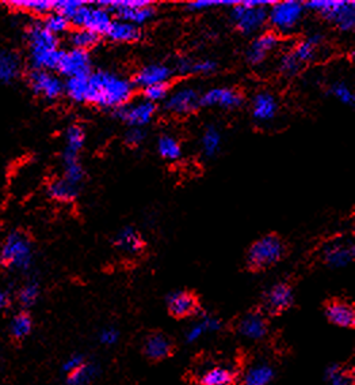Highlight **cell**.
Returning a JSON list of instances; mask_svg holds the SVG:
<instances>
[{
    "label": "cell",
    "instance_id": "1",
    "mask_svg": "<svg viewBox=\"0 0 355 385\" xmlns=\"http://www.w3.org/2000/svg\"><path fill=\"white\" fill-rule=\"evenodd\" d=\"M87 104L102 108L118 109L131 102L135 84L118 74L110 71H95L88 78Z\"/></svg>",
    "mask_w": 355,
    "mask_h": 385
},
{
    "label": "cell",
    "instance_id": "2",
    "mask_svg": "<svg viewBox=\"0 0 355 385\" xmlns=\"http://www.w3.org/2000/svg\"><path fill=\"white\" fill-rule=\"evenodd\" d=\"M25 39L30 70L56 71L63 55L59 37L49 33L41 22H35L28 26Z\"/></svg>",
    "mask_w": 355,
    "mask_h": 385
},
{
    "label": "cell",
    "instance_id": "3",
    "mask_svg": "<svg viewBox=\"0 0 355 385\" xmlns=\"http://www.w3.org/2000/svg\"><path fill=\"white\" fill-rule=\"evenodd\" d=\"M35 252L30 238L22 231H11L0 247V266L17 271H29Z\"/></svg>",
    "mask_w": 355,
    "mask_h": 385
},
{
    "label": "cell",
    "instance_id": "4",
    "mask_svg": "<svg viewBox=\"0 0 355 385\" xmlns=\"http://www.w3.org/2000/svg\"><path fill=\"white\" fill-rule=\"evenodd\" d=\"M286 255V244L277 234H266L256 240L247 252V267L251 271H263L280 263Z\"/></svg>",
    "mask_w": 355,
    "mask_h": 385
},
{
    "label": "cell",
    "instance_id": "5",
    "mask_svg": "<svg viewBox=\"0 0 355 385\" xmlns=\"http://www.w3.org/2000/svg\"><path fill=\"white\" fill-rule=\"evenodd\" d=\"M270 1H236L232 6L231 19L243 35H255L267 24Z\"/></svg>",
    "mask_w": 355,
    "mask_h": 385
},
{
    "label": "cell",
    "instance_id": "6",
    "mask_svg": "<svg viewBox=\"0 0 355 385\" xmlns=\"http://www.w3.org/2000/svg\"><path fill=\"white\" fill-rule=\"evenodd\" d=\"M304 12L305 6L296 0L271 3L267 12V22L278 35H289L298 26Z\"/></svg>",
    "mask_w": 355,
    "mask_h": 385
},
{
    "label": "cell",
    "instance_id": "7",
    "mask_svg": "<svg viewBox=\"0 0 355 385\" xmlns=\"http://www.w3.org/2000/svg\"><path fill=\"white\" fill-rule=\"evenodd\" d=\"M307 8L334 24L342 32H352L355 26V4L353 1H309Z\"/></svg>",
    "mask_w": 355,
    "mask_h": 385
},
{
    "label": "cell",
    "instance_id": "8",
    "mask_svg": "<svg viewBox=\"0 0 355 385\" xmlns=\"http://www.w3.org/2000/svg\"><path fill=\"white\" fill-rule=\"evenodd\" d=\"M111 22H113L111 14L99 3L97 4L81 3V6L76 10V12L70 19V24L75 29H87L98 35L99 37L104 35L106 36Z\"/></svg>",
    "mask_w": 355,
    "mask_h": 385
},
{
    "label": "cell",
    "instance_id": "9",
    "mask_svg": "<svg viewBox=\"0 0 355 385\" xmlns=\"http://www.w3.org/2000/svg\"><path fill=\"white\" fill-rule=\"evenodd\" d=\"M177 351V341L162 330L149 331L142 341V355L151 364H160L173 358Z\"/></svg>",
    "mask_w": 355,
    "mask_h": 385
},
{
    "label": "cell",
    "instance_id": "10",
    "mask_svg": "<svg viewBox=\"0 0 355 385\" xmlns=\"http://www.w3.org/2000/svg\"><path fill=\"white\" fill-rule=\"evenodd\" d=\"M110 14H115L118 19L142 26L155 15V8L148 1H99Z\"/></svg>",
    "mask_w": 355,
    "mask_h": 385
},
{
    "label": "cell",
    "instance_id": "11",
    "mask_svg": "<svg viewBox=\"0 0 355 385\" xmlns=\"http://www.w3.org/2000/svg\"><path fill=\"white\" fill-rule=\"evenodd\" d=\"M28 86L32 93L46 101H55L64 94V82L55 71L29 70Z\"/></svg>",
    "mask_w": 355,
    "mask_h": 385
},
{
    "label": "cell",
    "instance_id": "12",
    "mask_svg": "<svg viewBox=\"0 0 355 385\" xmlns=\"http://www.w3.org/2000/svg\"><path fill=\"white\" fill-rule=\"evenodd\" d=\"M201 107V94L190 87L183 86L174 90L164 100V108L171 115L186 116L195 112Z\"/></svg>",
    "mask_w": 355,
    "mask_h": 385
},
{
    "label": "cell",
    "instance_id": "13",
    "mask_svg": "<svg viewBox=\"0 0 355 385\" xmlns=\"http://www.w3.org/2000/svg\"><path fill=\"white\" fill-rule=\"evenodd\" d=\"M294 294L289 283L280 282L271 286L263 297V308L260 309L267 317L282 314L293 305Z\"/></svg>",
    "mask_w": 355,
    "mask_h": 385
},
{
    "label": "cell",
    "instance_id": "14",
    "mask_svg": "<svg viewBox=\"0 0 355 385\" xmlns=\"http://www.w3.org/2000/svg\"><path fill=\"white\" fill-rule=\"evenodd\" d=\"M91 57L88 52L79 51V49H67L63 51L60 63L57 70L60 75L71 79V78L87 77L91 71Z\"/></svg>",
    "mask_w": 355,
    "mask_h": 385
},
{
    "label": "cell",
    "instance_id": "15",
    "mask_svg": "<svg viewBox=\"0 0 355 385\" xmlns=\"http://www.w3.org/2000/svg\"><path fill=\"white\" fill-rule=\"evenodd\" d=\"M235 331L252 341L263 339L269 334V319L260 309H252L236 319Z\"/></svg>",
    "mask_w": 355,
    "mask_h": 385
},
{
    "label": "cell",
    "instance_id": "16",
    "mask_svg": "<svg viewBox=\"0 0 355 385\" xmlns=\"http://www.w3.org/2000/svg\"><path fill=\"white\" fill-rule=\"evenodd\" d=\"M167 309L173 319L184 320L197 317L202 313L198 297L193 292L182 290L170 294L167 298Z\"/></svg>",
    "mask_w": 355,
    "mask_h": 385
},
{
    "label": "cell",
    "instance_id": "17",
    "mask_svg": "<svg viewBox=\"0 0 355 385\" xmlns=\"http://www.w3.org/2000/svg\"><path fill=\"white\" fill-rule=\"evenodd\" d=\"M155 114H156V105L146 100L128 102L124 107L115 109V116L119 120H122L131 127H139V128L149 124Z\"/></svg>",
    "mask_w": 355,
    "mask_h": 385
},
{
    "label": "cell",
    "instance_id": "18",
    "mask_svg": "<svg viewBox=\"0 0 355 385\" xmlns=\"http://www.w3.org/2000/svg\"><path fill=\"white\" fill-rule=\"evenodd\" d=\"M321 259L332 269L346 267L354 259V245L350 240L331 241L323 247Z\"/></svg>",
    "mask_w": 355,
    "mask_h": 385
},
{
    "label": "cell",
    "instance_id": "19",
    "mask_svg": "<svg viewBox=\"0 0 355 385\" xmlns=\"http://www.w3.org/2000/svg\"><path fill=\"white\" fill-rule=\"evenodd\" d=\"M324 313L331 324L342 328L354 330L355 310L350 303L339 298L329 300L324 305Z\"/></svg>",
    "mask_w": 355,
    "mask_h": 385
},
{
    "label": "cell",
    "instance_id": "20",
    "mask_svg": "<svg viewBox=\"0 0 355 385\" xmlns=\"http://www.w3.org/2000/svg\"><path fill=\"white\" fill-rule=\"evenodd\" d=\"M243 102V96L231 87H215L201 96V105L217 107L222 109L239 108Z\"/></svg>",
    "mask_w": 355,
    "mask_h": 385
},
{
    "label": "cell",
    "instance_id": "21",
    "mask_svg": "<svg viewBox=\"0 0 355 385\" xmlns=\"http://www.w3.org/2000/svg\"><path fill=\"white\" fill-rule=\"evenodd\" d=\"M280 46V37L273 33H262L251 42L247 51V60L252 66H259L269 59V56Z\"/></svg>",
    "mask_w": 355,
    "mask_h": 385
},
{
    "label": "cell",
    "instance_id": "22",
    "mask_svg": "<svg viewBox=\"0 0 355 385\" xmlns=\"http://www.w3.org/2000/svg\"><path fill=\"white\" fill-rule=\"evenodd\" d=\"M23 74V60L18 52L0 48V83L12 84Z\"/></svg>",
    "mask_w": 355,
    "mask_h": 385
},
{
    "label": "cell",
    "instance_id": "23",
    "mask_svg": "<svg viewBox=\"0 0 355 385\" xmlns=\"http://www.w3.org/2000/svg\"><path fill=\"white\" fill-rule=\"evenodd\" d=\"M173 74H174L173 69H170L167 64H162V63L149 64L142 67V70L136 74L133 84L142 89L153 84H162V83L169 84V80L171 79Z\"/></svg>",
    "mask_w": 355,
    "mask_h": 385
},
{
    "label": "cell",
    "instance_id": "24",
    "mask_svg": "<svg viewBox=\"0 0 355 385\" xmlns=\"http://www.w3.org/2000/svg\"><path fill=\"white\" fill-rule=\"evenodd\" d=\"M238 380L239 375L236 370L220 365H214L213 368L207 369L193 379L195 385H236Z\"/></svg>",
    "mask_w": 355,
    "mask_h": 385
},
{
    "label": "cell",
    "instance_id": "25",
    "mask_svg": "<svg viewBox=\"0 0 355 385\" xmlns=\"http://www.w3.org/2000/svg\"><path fill=\"white\" fill-rule=\"evenodd\" d=\"M278 114L277 98L267 91L258 93L252 100V115L258 121H270Z\"/></svg>",
    "mask_w": 355,
    "mask_h": 385
},
{
    "label": "cell",
    "instance_id": "26",
    "mask_svg": "<svg viewBox=\"0 0 355 385\" xmlns=\"http://www.w3.org/2000/svg\"><path fill=\"white\" fill-rule=\"evenodd\" d=\"M114 245L128 255H137L144 249L145 242L135 228H125L115 235Z\"/></svg>",
    "mask_w": 355,
    "mask_h": 385
},
{
    "label": "cell",
    "instance_id": "27",
    "mask_svg": "<svg viewBox=\"0 0 355 385\" xmlns=\"http://www.w3.org/2000/svg\"><path fill=\"white\" fill-rule=\"evenodd\" d=\"M106 36L115 42H135L142 39V29L129 22L121 19H115V21L113 19Z\"/></svg>",
    "mask_w": 355,
    "mask_h": 385
},
{
    "label": "cell",
    "instance_id": "28",
    "mask_svg": "<svg viewBox=\"0 0 355 385\" xmlns=\"http://www.w3.org/2000/svg\"><path fill=\"white\" fill-rule=\"evenodd\" d=\"M86 134L80 125H71L66 132V145L63 150V161L79 159V154L84 147Z\"/></svg>",
    "mask_w": 355,
    "mask_h": 385
},
{
    "label": "cell",
    "instance_id": "29",
    "mask_svg": "<svg viewBox=\"0 0 355 385\" xmlns=\"http://www.w3.org/2000/svg\"><path fill=\"white\" fill-rule=\"evenodd\" d=\"M179 74H195V75H209L217 70V63L211 59L202 60H191V59H180L175 66Z\"/></svg>",
    "mask_w": 355,
    "mask_h": 385
},
{
    "label": "cell",
    "instance_id": "30",
    "mask_svg": "<svg viewBox=\"0 0 355 385\" xmlns=\"http://www.w3.org/2000/svg\"><path fill=\"white\" fill-rule=\"evenodd\" d=\"M48 193L56 202L71 203L79 195V187L73 186L70 181H67L66 179L60 177V179L53 180L48 186Z\"/></svg>",
    "mask_w": 355,
    "mask_h": 385
},
{
    "label": "cell",
    "instance_id": "31",
    "mask_svg": "<svg viewBox=\"0 0 355 385\" xmlns=\"http://www.w3.org/2000/svg\"><path fill=\"white\" fill-rule=\"evenodd\" d=\"M321 45H323V37L320 35H312V36L300 41L294 46L293 53L297 56V59L303 64H305V63L316 59Z\"/></svg>",
    "mask_w": 355,
    "mask_h": 385
},
{
    "label": "cell",
    "instance_id": "32",
    "mask_svg": "<svg viewBox=\"0 0 355 385\" xmlns=\"http://www.w3.org/2000/svg\"><path fill=\"white\" fill-rule=\"evenodd\" d=\"M99 39L101 37L98 35H95L87 29H73L68 35V41H70L72 49H79V51H84V52H88L90 49L97 46Z\"/></svg>",
    "mask_w": 355,
    "mask_h": 385
},
{
    "label": "cell",
    "instance_id": "33",
    "mask_svg": "<svg viewBox=\"0 0 355 385\" xmlns=\"http://www.w3.org/2000/svg\"><path fill=\"white\" fill-rule=\"evenodd\" d=\"M87 77L71 78L64 82V93L71 98L73 102L87 104L88 93V80Z\"/></svg>",
    "mask_w": 355,
    "mask_h": 385
},
{
    "label": "cell",
    "instance_id": "34",
    "mask_svg": "<svg viewBox=\"0 0 355 385\" xmlns=\"http://www.w3.org/2000/svg\"><path fill=\"white\" fill-rule=\"evenodd\" d=\"M41 25L49 33H52L56 37H59L61 35H66V33H70V29H71L70 21L64 15H61V14H59L56 11H52L48 15H45L41 19Z\"/></svg>",
    "mask_w": 355,
    "mask_h": 385
},
{
    "label": "cell",
    "instance_id": "35",
    "mask_svg": "<svg viewBox=\"0 0 355 385\" xmlns=\"http://www.w3.org/2000/svg\"><path fill=\"white\" fill-rule=\"evenodd\" d=\"M33 328V320L28 312H19L10 323V334L15 341L25 339Z\"/></svg>",
    "mask_w": 355,
    "mask_h": 385
},
{
    "label": "cell",
    "instance_id": "36",
    "mask_svg": "<svg viewBox=\"0 0 355 385\" xmlns=\"http://www.w3.org/2000/svg\"><path fill=\"white\" fill-rule=\"evenodd\" d=\"M274 379V370L267 364H259L249 369L244 376V385H267Z\"/></svg>",
    "mask_w": 355,
    "mask_h": 385
},
{
    "label": "cell",
    "instance_id": "37",
    "mask_svg": "<svg viewBox=\"0 0 355 385\" xmlns=\"http://www.w3.org/2000/svg\"><path fill=\"white\" fill-rule=\"evenodd\" d=\"M10 6L12 8L38 15L41 18L55 11V1H11Z\"/></svg>",
    "mask_w": 355,
    "mask_h": 385
},
{
    "label": "cell",
    "instance_id": "38",
    "mask_svg": "<svg viewBox=\"0 0 355 385\" xmlns=\"http://www.w3.org/2000/svg\"><path fill=\"white\" fill-rule=\"evenodd\" d=\"M221 134L217 128L208 127L201 138V149L207 156H214L221 149Z\"/></svg>",
    "mask_w": 355,
    "mask_h": 385
},
{
    "label": "cell",
    "instance_id": "39",
    "mask_svg": "<svg viewBox=\"0 0 355 385\" xmlns=\"http://www.w3.org/2000/svg\"><path fill=\"white\" fill-rule=\"evenodd\" d=\"M157 152L162 158L167 161H177L182 155L180 145L174 136L163 135L157 141Z\"/></svg>",
    "mask_w": 355,
    "mask_h": 385
},
{
    "label": "cell",
    "instance_id": "40",
    "mask_svg": "<svg viewBox=\"0 0 355 385\" xmlns=\"http://www.w3.org/2000/svg\"><path fill=\"white\" fill-rule=\"evenodd\" d=\"M97 375V366L84 362L81 366H79L76 370L67 375V385H87Z\"/></svg>",
    "mask_w": 355,
    "mask_h": 385
},
{
    "label": "cell",
    "instance_id": "41",
    "mask_svg": "<svg viewBox=\"0 0 355 385\" xmlns=\"http://www.w3.org/2000/svg\"><path fill=\"white\" fill-rule=\"evenodd\" d=\"M39 297V285L37 280L26 282L18 292V301L23 308H30Z\"/></svg>",
    "mask_w": 355,
    "mask_h": 385
},
{
    "label": "cell",
    "instance_id": "42",
    "mask_svg": "<svg viewBox=\"0 0 355 385\" xmlns=\"http://www.w3.org/2000/svg\"><path fill=\"white\" fill-rule=\"evenodd\" d=\"M64 165V173L63 179L70 181L73 186L79 187L83 180H84V169L80 163L79 159H72V161H63Z\"/></svg>",
    "mask_w": 355,
    "mask_h": 385
},
{
    "label": "cell",
    "instance_id": "43",
    "mask_svg": "<svg viewBox=\"0 0 355 385\" xmlns=\"http://www.w3.org/2000/svg\"><path fill=\"white\" fill-rule=\"evenodd\" d=\"M303 66L304 64L297 59V56L293 53V51L285 52L284 55L280 57V62H278L280 73L285 77L296 75L297 73H300Z\"/></svg>",
    "mask_w": 355,
    "mask_h": 385
},
{
    "label": "cell",
    "instance_id": "44",
    "mask_svg": "<svg viewBox=\"0 0 355 385\" xmlns=\"http://www.w3.org/2000/svg\"><path fill=\"white\" fill-rule=\"evenodd\" d=\"M329 93L332 97H335L339 102L345 105H354L355 97L352 87L346 82H335L329 87Z\"/></svg>",
    "mask_w": 355,
    "mask_h": 385
},
{
    "label": "cell",
    "instance_id": "45",
    "mask_svg": "<svg viewBox=\"0 0 355 385\" xmlns=\"http://www.w3.org/2000/svg\"><path fill=\"white\" fill-rule=\"evenodd\" d=\"M169 94H170V90H169V84L167 83L153 84V86H148V87L142 89L144 100H146V101H149L152 104L159 102V101H164Z\"/></svg>",
    "mask_w": 355,
    "mask_h": 385
},
{
    "label": "cell",
    "instance_id": "46",
    "mask_svg": "<svg viewBox=\"0 0 355 385\" xmlns=\"http://www.w3.org/2000/svg\"><path fill=\"white\" fill-rule=\"evenodd\" d=\"M331 385H354V370L353 368H343L340 365L339 370L329 380Z\"/></svg>",
    "mask_w": 355,
    "mask_h": 385
},
{
    "label": "cell",
    "instance_id": "47",
    "mask_svg": "<svg viewBox=\"0 0 355 385\" xmlns=\"http://www.w3.org/2000/svg\"><path fill=\"white\" fill-rule=\"evenodd\" d=\"M236 1H204V0H198V1H191L189 3V8L191 11H205L209 8L214 7H220V6H229L232 7Z\"/></svg>",
    "mask_w": 355,
    "mask_h": 385
},
{
    "label": "cell",
    "instance_id": "48",
    "mask_svg": "<svg viewBox=\"0 0 355 385\" xmlns=\"http://www.w3.org/2000/svg\"><path fill=\"white\" fill-rule=\"evenodd\" d=\"M145 138H146V134H145L144 128L131 127V129L126 132L125 141L129 146H139L145 141Z\"/></svg>",
    "mask_w": 355,
    "mask_h": 385
},
{
    "label": "cell",
    "instance_id": "49",
    "mask_svg": "<svg viewBox=\"0 0 355 385\" xmlns=\"http://www.w3.org/2000/svg\"><path fill=\"white\" fill-rule=\"evenodd\" d=\"M84 362H86V361H84V358H83L81 355H73V357H71V358L63 365V370H64L67 375H70L71 372L76 370L79 366H81Z\"/></svg>",
    "mask_w": 355,
    "mask_h": 385
},
{
    "label": "cell",
    "instance_id": "50",
    "mask_svg": "<svg viewBox=\"0 0 355 385\" xmlns=\"http://www.w3.org/2000/svg\"><path fill=\"white\" fill-rule=\"evenodd\" d=\"M117 332L114 330H105L102 334H101V342L105 343V345H111L117 341Z\"/></svg>",
    "mask_w": 355,
    "mask_h": 385
},
{
    "label": "cell",
    "instance_id": "51",
    "mask_svg": "<svg viewBox=\"0 0 355 385\" xmlns=\"http://www.w3.org/2000/svg\"><path fill=\"white\" fill-rule=\"evenodd\" d=\"M204 332V328L200 325V324H197V325H194L190 331H189V334H187V342H193V341H195L201 334Z\"/></svg>",
    "mask_w": 355,
    "mask_h": 385
},
{
    "label": "cell",
    "instance_id": "52",
    "mask_svg": "<svg viewBox=\"0 0 355 385\" xmlns=\"http://www.w3.org/2000/svg\"><path fill=\"white\" fill-rule=\"evenodd\" d=\"M10 294L6 290L0 289V310L7 308L10 305Z\"/></svg>",
    "mask_w": 355,
    "mask_h": 385
}]
</instances>
